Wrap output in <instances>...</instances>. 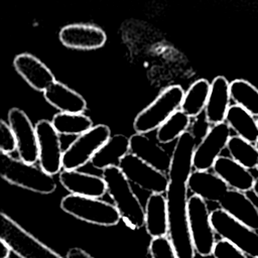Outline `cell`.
<instances>
[{"instance_id":"obj_18","label":"cell","mask_w":258,"mask_h":258,"mask_svg":"<svg viewBox=\"0 0 258 258\" xmlns=\"http://www.w3.org/2000/svg\"><path fill=\"white\" fill-rule=\"evenodd\" d=\"M187 187L194 196L206 202L220 203L230 187L215 172L209 170H192L187 180Z\"/></svg>"},{"instance_id":"obj_33","label":"cell","mask_w":258,"mask_h":258,"mask_svg":"<svg viewBox=\"0 0 258 258\" xmlns=\"http://www.w3.org/2000/svg\"><path fill=\"white\" fill-rule=\"evenodd\" d=\"M213 256L214 258H248L244 252L223 239L217 241Z\"/></svg>"},{"instance_id":"obj_28","label":"cell","mask_w":258,"mask_h":258,"mask_svg":"<svg viewBox=\"0 0 258 258\" xmlns=\"http://www.w3.org/2000/svg\"><path fill=\"white\" fill-rule=\"evenodd\" d=\"M230 95L235 105L258 117V89L254 85L243 79L234 80L230 83Z\"/></svg>"},{"instance_id":"obj_15","label":"cell","mask_w":258,"mask_h":258,"mask_svg":"<svg viewBox=\"0 0 258 258\" xmlns=\"http://www.w3.org/2000/svg\"><path fill=\"white\" fill-rule=\"evenodd\" d=\"M18 75L37 92H44L55 82L54 75L39 58L30 53H19L13 59Z\"/></svg>"},{"instance_id":"obj_19","label":"cell","mask_w":258,"mask_h":258,"mask_svg":"<svg viewBox=\"0 0 258 258\" xmlns=\"http://www.w3.org/2000/svg\"><path fill=\"white\" fill-rule=\"evenodd\" d=\"M230 83L223 77H216L211 83L210 95L205 109V118L208 124L216 125L225 122L230 108Z\"/></svg>"},{"instance_id":"obj_17","label":"cell","mask_w":258,"mask_h":258,"mask_svg":"<svg viewBox=\"0 0 258 258\" xmlns=\"http://www.w3.org/2000/svg\"><path fill=\"white\" fill-rule=\"evenodd\" d=\"M129 139L130 153L134 154L156 169L164 173L168 172L171 154L169 155L159 142L153 141L146 134L141 133H135L131 135Z\"/></svg>"},{"instance_id":"obj_1","label":"cell","mask_w":258,"mask_h":258,"mask_svg":"<svg viewBox=\"0 0 258 258\" xmlns=\"http://www.w3.org/2000/svg\"><path fill=\"white\" fill-rule=\"evenodd\" d=\"M197 147L196 137L189 131L175 142L171 152L168 185L165 199L168 213V238L178 258H195L196 250L187 221V180L192 172V157Z\"/></svg>"},{"instance_id":"obj_35","label":"cell","mask_w":258,"mask_h":258,"mask_svg":"<svg viewBox=\"0 0 258 258\" xmlns=\"http://www.w3.org/2000/svg\"><path fill=\"white\" fill-rule=\"evenodd\" d=\"M13 253L9 245L0 239V258H9L10 254Z\"/></svg>"},{"instance_id":"obj_11","label":"cell","mask_w":258,"mask_h":258,"mask_svg":"<svg viewBox=\"0 0 258 258\" xmlns=\"http://www.w3.org/2000/svg\"><path fill=\"white\" fill-rule=\"evenodd\" d=\"M231 128L226 122L212 125L197 145L192 157L195 170H210L222 151L227 148Z\"/></svg>"},{"instance_id":"obj_4","label":"cell","mask_w":258,"mask_h":258,"mask_svg":"<svg viewBox=\"0 0 258 258\" xmlns=\"http://www.w3.org/2000/svg\"><path fill=\"white\" fill-rule=\"evenodd\" d=\"M184 90L179 85H172L162 90L155 100L139 112L134 121L135 133L147 134L157 130L174 112L180 109Z\"/></svg>"},{"instance_id":"obj_13","label":"cell","mask_w":258,"mask_h":258,"mask_svg":"<svg viewBox=\"0 0 258 258\" xmlns=\"http://www.w3.org/2000/svg\"><path fill=\"white\" fill-rule=\"evenodd\" d=\"M8 123L15 135L19 158L27 163L38 161V141L35 125L27 114L19 108H11L8 112Z\"/></svg>"},{"instance_id":"obj_3","label":"cell","mask_w":258,"mask_h":258,"mask_svg":"<svg viewBox=\"0 0 258 258\" xmlns=\"http://www.w3.org/2000/svg\"><path fill=\"white\" fill-rule=\"evenodd\" d=\"M0 174L7 182L36 194L49 195L56 189V182L51 174L40 166L14 158L10 154L1 153Z\"/></svg>"},{"instance_id":"obj_25","label":"cell","mask_w":258,"mask_h":258,"mask_svg":"<svg viewBox=\"0 0 258 258\" xmlns=\"http://www.w3.org/2000/svg\"><path fill=\"white\" fill-rule=\"evenodd\" d=\"M225 122L236 135L256 144L258 141V121L255 116L238 105H231Z\"/></svg>"},{"instance_id":"obj_24","label":"cell","mask_w":258,"mask_h":258,"mask_svg":"<svg viewBox=\"0 0 258 258\" xmlns=\"http://www.w3.org/2000/svg\"><path fill=\"white\" fill-rule=\"evenodd\" d=\"M130 153V139L124 134H114L97 151L91 164L100 170L110 166H119L123 157Z\"/></svg>"},{"instance_id":"obj_2","label":"cell","mask_w":258,"mask_h":258,"mask_svg":"<svg viewBox=\"0 0 258 258\" xmlns=\"http://www.w3.org/2000/svg\"><path fill=\"white\" fill-rule=\"evenodd\" d=\"M102 177L107 185V192L120 213L127 227L137 230L145 224V209L133 191L130 181L119 166H110L103 170Z\"/></svg>"},{"instance_id":"obj_8","label":"cell","mask_w":258,"mask_h":258,"mask_svg":"<svg viewBox=\"0 0 258 258\" xmlns=\"http://www.w3.org/2000/svg\"><path fill=\"white\" fill-rule=\"evenodd\" d=\"M187 221L196 253L203 257L213 255L217 243L216 232L212 225L211 212L204 199L194 195L188 199Z\"/></svg>"},{"instance_id":"obj_12","label":"cell","mask_w":258,"mask_h":258,"mask_svg":"<svg viewBox=\"0 0 258 258\" xmlns=\"http://www.w3.org/2000/svg\"><path fill=\"white\" fill-rule=\"evenodd\" d=\"M38 141V162L47 173L54 175L62 168L63 151L59 134L52 126L51 121L42 119L35 124Z\"/></svg>"},{"instance_id":"obj_5","label":"cell","mask_w":258,"mask_h":258,"mask_svg":"<svg viewBox=\"0 0 258 258\" xmlns=\"http://www.w3.org/2000/svg\"><path fill=\"white\" fill-rule=\"evenodd\" d=\"M60 209L78 220L103 227L117 225L121 216L117 208L98 198L70 194L60 201Z\"/></svg>"},{"instance_id":"obj_21","label":"cell","mask_w":258,"mask_h":258,"mask_svg":"<svg viewBox=\"0 0 258 258\" xmlns=\"http://www.w3.org/2000/svg\"><path fill=\"white\" fill-rule=\"evenodd\" d=\"M213 170L231 189L243 192L252 189L256 179L248 168L228 156L221 155L214 163Z\"/></svg>"},{"instance_id":"obj_38","label":"cell","mask_w":258,"mask_h":258,"mask_svg":"<svg viewBox=\"0 0 258 258\" xmlns=\"http://www.w3.org/2000/svg\"><path fill=\"white\" fill-rule=\"evenodd\" d=\"M256 170L258 171V164H257V167H256Z\"/></svg>"},{"instance_id":"obj_37","label":"cell","mask_w":258,"mask_h":258,"mask_svg":"<svg viewBox=\"0 0 258 258\" xmlns=\"http://www.w3.org/2000/svg\"><path fill=\"white\" fill-rule=\"evenodd\" d=\"M255 145H256V147H257V148H258V141H257V142H256V144H255Z\"/></svg>"},{"instance_id":"obj_16","label":"cell","mask_w":258,"mask_h":258,"mask_svg":"<svg viewBox=\"0 0 258 258\" xmlns=\"http://www.w3.org/2000/svg\"><path fill=\"white\" fill-rule=\"evenodd\" d=\"M60 184L70 192L82 197L102 198L107 185L102 176L77 170H62L59 173Z\"/></svg>"},{"instance_id":"obj_20","label":"cell","mask_w":258,"mask_h":258,"mask_svg":"<svg viewBox=\"0 0 258 258\" xmlns=\"http://www.w3.org/2000/svg\"><path fill=\"white\" fill-rule=\"evenodd\" d=\"M219 205L230 216L258 231V208L245 192L230 188Z\"/></svg>"},{"instance_id":"obj_6","label":"cell","mask_w":258,"mask_h":258,"mask_svg":"<svg viewBox=\"0 0 258 258\" xmlns=\"http://www.w3.org/2000/svg\"><path fill=\"white\" fill-rule=\"evenodd\" d=\"M0 239L19 258H62L4 212L0 213Z\"/></svg>"},{"instance_id":"obj_9","label":"cell","mask_w":258,"mask_h":258,"mask_svg":"<svg viewBox=\"0 0 258 258\" xmlns=\"http://www.w3.org/2000/svg\"><path fill=\"white\" fill-rule=\"evenodd\" d=\"M111 137V130L107 125L98 124L86 133L78 136L63 151L62 168L77 170L91 162L97 151Z\"/></svg>"},{"instance_id":"obj_39","label":"cell","mask_w":258,"mask_h":258,"mask_svg":"<svg viewBox=\"0 0 258 258\" xmlns=\"http://www.w3.org/2000/svg\"><path fill=\"white\" fill-rule=\"evenodd\" d=\"M257 121H258V118H257Z\"/></svg>"},{"instance_id":"obj_32","label":"cell","mask_w":258,"mask_h":258,"mask_svg":"<svg viewBox=\"0 0 258 258\" xmlns=\"http://www.w3.org/2000/svg\"><path fill=\"white\" fill-rule=\"evenodd\" d=\"M17 150L15 135L8 122L0 121V151L4 154H11Z\"/></svg>"},{"instance_id":"obj_14","label":"cell","mask_w":258,"mask_h":258,"mask_svg":"<svg viewBox=\"0 0 258 258\" xmlns=\"http://www.w3.org/2000/svg\"><path fill=\"white\" fill-rule=\"evenodd\" d=\"M62 45L73 49L92 50L102 47L107 35L105 31L93 24L74 23L63 26L58 33Z\"/></svg>"},{"instance_id":"obj_10","label":"cell","mask_w":258,"mask_h":258,"mask_svg":"<svg viewBox=\"0 0 258 258\" xmlns=\"http://www.w3.org/2000/svg\"><path fill=\"white\" fill-rule=\"evenodd\" d=\"M127 179L150 194H163L167 189L168 175L132 153H128L119 164Z\"/></svg>"},{"instance_id":"obj_23","label":"cell","mask_w":258,"mask_h":258,"mask_svg":"<svg viewBox=\"0 0 258 258\" xmlns=\"http://www.w3.org/2000/svg\"><path fill=\"white\" fill-rule=\"evenodd\" d=\"M145 229L151 238L168 235L166 199L162 194H151L145 205Z\"/></svg>"},{"instance_id":"obj_36","label":"cell","mask_w":258,"mask_h":258,"mask_svg":"<svg viewBox=\"0 0 258 258\" xmlns=\"http://www.w3.org/2000/svg\"><path fill=\"white\" fill-rule=\"evenodd\" d=\"M252 190L254 191L255 196H257V197H258V177L255 179V182H254V185H253Z\"/></svg>"},{"instance_id":"obj_26","label":"cell","mask_w":258,"mask_h":258,"mask_svg":"<svg viewBox=\"0 0 258 258\" xmlns=\"http://www.w3.org/2000/svg\"><path fill=\"white\" fill-rule=\"evenodd\" d=\"M211 83L206 79H200L192 83L184 92L180 110L190 118H197L205 111L210 95Z\"/></svg>"},{"instance_id":"obj_34","label":"cell","mask_w":258,"mask_h":258,"mask_svg":"<svg viewBox=\"0 0 258 258\" xmlns=\"http://www.w3.org/2000/svg\"><path fill=\"white\" fill-rule=\"evenodd\" d=\"M66 258H94V257L91 256L89 253H87L85 250L75 247V248H71L67 252Z\"/></svg>"},{"instance_id":"obj_7","label":"cell","mask_w":258,"mask_h":258,"mask_svg":"<svg viewBox=\"0 0 258 258\" xmlns=\"http://www.w3.org/2000/svg\"><path fill=\"white\" fill-rule=\"evenodd\" d=\"M213 228L223 240L251 258H258V233L239 222L221 208L211 212Z\"/></svg>"},{"instance_id":"obj_29","label":"cell","mask_w":258,"mask_h":258,"mask_svg":"<svg viewBox=\"0 0 258 258\" xmlns=\"http://www.w3.org/2000/svg\"><path fill=\"white\" fill-rule=\"evenodd\" d=\"M191 118L180 109L174 112L156 130V139L160 144H167L177 140L183 133L188 131Z\"/></svg>"},{"instance_id":"obj_27","label":"cell","mask_w":258,"mask_h":258,"mask_svg":"<svg viewBox=\"0 0 258 258\" xmlns=\"http://www.w3.org/2000/svg\"><path fill=\"white\" fill-rule=\"evenodd\" d=\"M52 126L59 135L80 136L94 127L92 119L84 113L58 112L51 119Z\"/></svg>"},{"instance_id":"obj_31","label":"cell","mask_w":258,"mask_h":258,"mask_svg":"<svg viewBox=\"0 0 258 258\" xmlns=\"http://www.w3.org/2000/svg\"><path fill=\"white\" fill-rule=\"evenodd\" d=\"M148 252L151 258H178L170 239L166 236L152 238Z\"/></svg>"},{"instance_id":"obj_30","label":"cell","mask_w":258,"mask_h":258,"mask_svg":"<svg viewBox=\"0 0 258 258\" xmlns=\"http://www.w3.org/2000/svg\"><path fill=\"white\" fill-rule=\"evenodd\" d=\"M227 149L230 156L248 169L257 167L258 164V148L254 143H251L237 135L231 136L227 144Z\"/></svg>"},{"instance_id":"obj_22","label":"cell","mask_w":258,"mask_h":258,"mask_svg":"<svg viewBox=\"0 0 258 258\" xmlns=\"http://www.w3.org/2000/svg\"><path fill=\"white\" fill-rule=\"evenodd\" d=\"M43 97L49 105L59 112L84 113L87 109V102L84 97L58 81H55L43 92Z\"/></svg>"}]
</instances>
